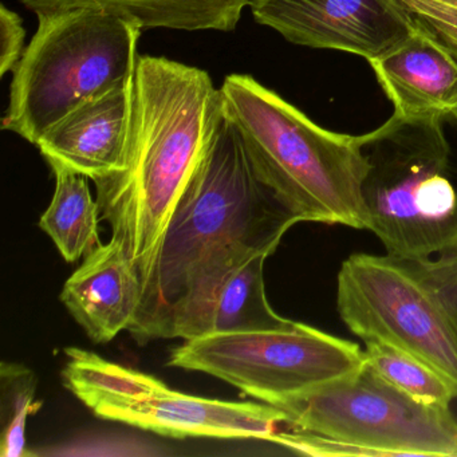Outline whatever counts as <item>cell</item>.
<instances>
[{"mask_svg":"<svg viewBox=\"0 0 457 457\" xmlns=\"http://www.w3.org/2000/svg\"><path fill=\"white\" fill-rule=\"evenodd\" d=\"M454 119H456V120H457V114H456V116H454Z\"/></svg>","mask_w":457,"mask_h":457,"instance_id":"44dd1931","label":"cell"},{"mask_svg":"<svg viewBox=\"0 0 457 457\" xmlns=\"http://www.w3.org/2000/svg\"><path fill=\"white\" fill-rule=\"evenodd\" d=\"M362 363L363 350L354 342L295 322L286 330L186 339L168 365L210 374L274 406L341 378Z\"/></svg>","mask_w":457,"mask_h":457,"instance_id":"9c48e42d","label":"cell"},{"mask_svg":"<svg viewBox=\"0 0 457 457\" xmlns=\"http://www.w3.org/2000/svg\"><path fill=\"white\" fill-rule=\"evenodd\" d=\"M220 93L253 173L290 212L301 221L368 229L361 136L320 127L247 74L227 76Z\"/></svg>","mask_w":457,"mask_h":457,"instance_id":"3957f363","label":"cell"},{"mask_svg":"<svg viewBox=\"0 0 457 457\" xmlns=\"http://www.w3.org/2000/svg\"><path fill=\"white\" fill-rule=\"evenodd\" d=\"M38 30L12 71L2 128L37 145L87 101L132 81L143 29L124 18L71 10L38 17Z\"/></svg>","mask_w":457,"mask_h":457,"instance_id":"277c9868","label":"cell"},{"mask_svg":"<svg viewBox=\"0 0 457 457\" xmlns=\"http://www.w3.org/2000/svg\"><path fill=\"white\" fill-rule=\"evenodd\" d=\"M369 65L395 116H456L457 55L419 21L408 38Z\"/></svg>","mask_w":457,"mask_h":457,"instance_id":"7c38bea8","label":"cell"},{"mask_svg":"<svg viewBox=\"0 0 457 457\" xmlns=\"http://www.w3.org/2000/svg\"><path fill=\"white\" fill-rule=\"evenodd\" d=\"M457 55V0H395Z\"/></svg>","mask_w":457,"mask_h":457,"instance_id":"d6986e66","label":"cell"},{"mask_svg":"<svg viewBox=\"0 0 457 457\" xmlns=\"http://www.w3.org/2000/svg\"><path fill=\"white\" fill-rule=\"evenodd\" d=\"M132 82L79 106L39 138L36 146L52 170L65 168L96 181L121 168Z\"/></svg>","mask_w":457,"mask_h":457,"instance_id":"4fadbf2b","label":"cell"},{"mask_svg":"<svg viewBox=\"0 0 457 457\" xmlns=\"http://www.w3.org/2000/svg\"><path fill=\"white\" fill-rule=\"evenodd\" d=\"M26 30L17 12L0 6V76L14 71L25 53Z\"/></svg>","mask_w":457,"mask_h":457,"instance_id":"ffe728a7","label":"cell"},{"mask_svg":"<svg viewBox=\"0 0 457 457\" xmlns=\"http://www.w3.org/2000/svg\"><path fill=\"white\" fill-rule=\"evenodd\" d=\"M210 74L164 57H138L121 168L93 181L101 220L140 280L148 274L181 195L223 120Z\"/></svg>","mask_w":457,"mask_h":457,"instance_id":"6da1fadb","label":"cell"},{"mask_svg":"<svg viewBox=\"0 0 457 457\" xmlns=\"http://www.w3.org/2000/svg\"><path fill=\"white\" fill-rule=\"evenodd\" d=\"M55 191L39 227L52 237L69 263L79 261L100 243V210L85 176L65 168L52 170Z\"/></svg>","mask_w":457,"mask_h":457,"instance_id":"2e32d148","label":"cell"},{"mask_svg":"<svg viewBox=\"0 0 457 457\" xmlns=\"http://www.w3.org/2000/svg\"><path fill=\"white\" fill-rule=\"evenodd\" d=\"M269 253L237 248L211 267L170 310L154 339H192L213 334L286 330L295 325L272 310L264 288Z\"/></svg>","mask_w":457,"mask_h":457,"instance_id":"8fae6325","label":"cell"},{"mask_svg":"<svg viewBox=\"0 0 457 457\" xmlns=\"http://www.w3.org/2000/svg\"><path fill=\"white\" fill-rule=\"evenodd\" d=\"M65 354L63 384L103 420L179 440L255 438L272 443L287 424L285 411L269 403L196 397L79 347H68Z\"/></svg>","mask_w":457,"mask_h":457,"instance_id":"ba28073f","label":"cell"},{"mask_svg":"<svg viewBox=\"0 0 457 457\" xmlns=\"http://www.w3.org/2000/svg\"><path fill=\"white\" fill-rule=\"evenodd\" d=\"M337 310L354 336L413 355L457 393V251L353 253L337 278Z\"/></svg>","mask_w":457,"mask_h":457,"instance_id":"5b68a950","label":"cell"},{"mask_svg":"<svg viewBox=\"0 0 457 457\" xmlns=\"http://www.w3.org/2000/svg\"><path fill=\"white\" fill-rule=\"evenodd\" d=\"M248 7L256 23L291 44L368 62L408 38L417 23L395 0H250Z\"/></svg>","mask_w":457,"mask_h":457,"instance_id":"30bf717a","label":"cell"},{"mask_svg":"<svg viewBox=\"0 0 457 457\" xmlns=\"http://www.w3.org/2000/svg\"><path fill=\"white\" fill-rule=\"evenodd\" d=\"M140 299L137 270L113 239L87 253L61 293V302L95 344L128 330Z\"/></svg>","mask_w":457,"mask_h":457,"instance_id":"5bb4252c","label":"cell"},{"mask_svg":"<svg viewBox=\"0 0 457 457\" xmlns=\"http://www.w3.org/2000/svg\"><path fill=\"white\" fill-rule=\"evenodd\" d=\"M363 361L385 381L428 405L446 406L457 398L456 390L429 366L392 345L368 339Z\"/></svg>","mask_w":457,"mask_h":457,"instance_id":"e0dca14e","label":"cell"},{"mask_svg":"<svg viewBox=\"0 0 457 457\" xmlns=\"http://www.w3.org/2000/svg\"><path fill=\"white\" fill-rule=\"evenodd\" d=\"M444 119L393 114L361 136L368 160L362 200L368 229L386 253L430 256L457 251V186Z\"/></svg>","mask_w":457,"mask_h":457,"instance_id":"8992f818","label":"cell"},{"mask_svg":"<svg viewBox=\"0 0 457 457\" xmlns=\"http://www.w3.org/2000/svg\"><path fill=\"white\" fill-rule=\"evenodd\" d=\"M290 451L309 456L457 457V420L393 386L370 366L274 405Z\"/></svg>","mask_w":457,"mask_h":457,"instance_id":"52a82bcc","label":"cell"},{"mask_svg":"<svg viewBox=\"0 0 457 457\" xmlns=\"http://www.w3.org/2000/svg\"><path fill=\"white\" fill-rule=\"evenodd\" d=\"M38 378L22 363L4 361L0 366V456L26 454V422L41 403H36Z\"/></svg>","mask_w":457,"mask_h":457,"instance_id":"ac0fdd59","label":"cell"},{"mask_svg":"<svg viewBox=\"0 0 457 457\" xmlns=\"http://www.w3.org/2000/svg\"><path fill=\"white\" fill-rule=\"evenodd\" d=\"M37 17L95 10L146 29L234 31L250 0H20Z\"/></svg>","mask_w":457,"mask_h":457,"instance_id":"9a60e30c","label":"cell"},{"mask_svg":"<svg viewBox=\"0 0 457 457\" xmlns=\"http://www.w3.org/2000/svg\"><path fill=\"white\" fill-rule=\"evenodd\" d=\"M301 223L253 173L237 128L224 114L212 144L181 195L128 330L138 342L157 328L192 286L237 248L272 255Z\"/></svg>","mask_w":457,"mask_h":457,"instance_id":"7a4b0ae2","label":"cell"}]
</instances>
